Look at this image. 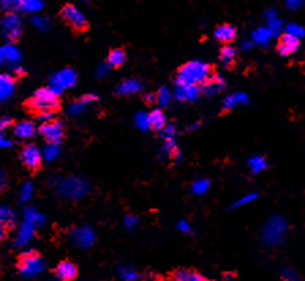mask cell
I'll list each match as a JSON object with an SVG mask.
<instances>
[{
  "instance_id": "cell-1",
  "label": "cell",
  "mask_w": 305,
  "mask_h": 281,
  "mask_svg": "<svg viewBox=\"0 0 305 281\" xmlns=\"http://www.w3.org/2000/svg\"><path fill=\"white\" fill-rule=\"evenodd\" d=\"M210 77V66L200 60H191L180 67L176 78V84L203 85Z\"/></svg>"
},
{
  "instance_id": "cell-2",
  "label": "cell",
  "mask_w": 305,
  "mask_h": 281,
  "mask_svg": "<svg viewBox=\"0 0 305 281\" xmlns=\"http://www.w3.org/2000/svg\"><path fill=\"white\" fill-rule=\"evenodd\" d=\"M56 188L61 197L68 199H79L90 191V183L79 176H71L66 179H57Z\"/></svg>"
},
{
  "instance_id": "cell-3",
  "label": "cell",
  "mask_w": 305,
  "mask_h": 281,
  "mask_svg": "<svg viewBox=\"0 0 305 281\" xmlns=\"http://www.w3.org/2000/svg\"><path fill=\"white\" fill-rule=\"evenodd\" d=\"M287 231V223L282 216H271L262 230V242L267 246H278Z\"/></svg>"
},
{
  "instance_id": "cell-4",
  "label": "cell",
  "mask_w": 305,
  "mask_h": 281,
  "mask_svg": "<svg viewBox=\"0 0 305 281\" xmlns=\"http://www.w3.org/2000/svg\"><path fill=\"white\" fill-rule=\"evenodd\" d=\"M28 107L34 112H43V111H51L59 107V94L48 88H41L33 94L32 99H29Z\"/></svg>"
},
{
  "instance_id": "cell-5",
  "label": "cell",
  "mask_w": 305,
  "mask_h": 281,
  "mask_svg": "<svg viewBox=\"0 0 305 281\" xmlns=\"http://www.w3.org/2000/svg\"><path fill=\"white\" fill-rule=\"evenodd\" d=\"M44 262L36 251H28L19 258L18 270L24 277L37 276L43 272Z\"/></svg>"
},
{
  "instance_id": "cell-6",
  "label": "cell",
  "mask_w": 305,
  "mask_h": 281,
  "mask_svg": "<svg viewBox=\"0 0 305 281\" xmlns=\"http://www.w3.org/2000/svg\"><path fill=\"white\" fill-rule=\"evenodd\" d=\"M76 82V73L72 68H63L52 75L49 88L56 94H60L64 89L72 88Z\"/></svg>"
},
{
  "instance_id": "cell-7",
  "label": "cell",
  "mask_w": 305,
  "mask_h": 281,
  "mask_svg": "<svg viewBox=\"0 0 305 281\" xmlns=\"http://www.w3.org/2000/svg\"><path fill=\"white\" fill-rule=\"evenodd\" d=\"M61 18L75 30H85L87 28V19L76 6L66 5L60 11Z\"/></svg>"
},
{
  "instance_id": "cell-8",
  "label": "cell",
  "mask_w": 305,
  "mask_h": 281,
  "mask_svg": "<svg viewBox=\"0 0 305 281\" xmlns=\"http://www.w3.org/2000/svg\"><path fill=\"white\" fill-rule=\"evenodd\" d=\"M2 29L3 33L10 41L18 40L19 36L22 34V22L18 14H15L14 11H10L2 18Z\"/></svg>"
},
{
  "instance_id": "cell-9",
  "label": "cell",
  "mask_w": 305,
  "mask_h": 281,
  "mask_svg": "<svg viewBox=\"0 0 305 281\" xmlns=\"http://www.w3.org/2000/svg\"><path fill=\"white\" fill-rule=\"evenodd\" d=\"M70 240L72 242L74 246L82 250H87L94 244L95 242V234L90 227H78L70 232Z\"/></svg>"
},
{
  "instance_id": "cell-10",
  "label": "cell",
  "mask_w": 305,
  "mask_h": 281,
  "mask_svg": "<svg viewBox=\"0 0 305 281\" xmlns=\"http://www.w3.org/2000/svg\"><path fill=\"white\" fill-rule=\"evenodd\" d=\"M40 132L48 142L59 144L63 139V135H64V126H63L61 122L53 119L51 122L43 123L41 127H40Z\"/></svg>"
},
{
  "instance_id": "cell-11",
  "label": "cell",
  "mask_w": 305,
  "mask_h": 281,
  "mask_svg": "<svg viewBox=\"0 0 305 281\" xmlns=\"http://www.w3.org/2000/svg\"><path fill=\"white\" fill-rule=\"evenodd\" d=\"M41 150L36 145H26L21 152V160L25 164V167L30 171H37L41 165Z\"/></svg>"
},
{
  "instance_id": "cell-12",
  "label": "cell",
  "mask_w": 305,
  "mask_h": 281,
  "mask_svg": "<svg viewBox=\"0 0 305 281\" xmlns=\"http://www.w3.org/2000/svg\"><path fill=\"white\" fill-rule=\"evenodd\" d=\"M199 94H200L199 85L176 84L173 97L178 101H193L199 97Z\"/></svg>"
},
{
  "instance_id": "cell-13",
  "label": "cell",
  "mask_w": 305,
  "mask_h": 281,
  "mask_svg": "<svg viewBox=\"0 0 305 281\" xmlns=\"http://www.w3.org/2000/svg\"><path fill=\"white\" fill-rule=\"evenodd\" d=\"M55 276L59 280L63 281L74 280L78 276V267H76L75 263L71 262V261H63L55 269Z\"/></svg>"
},
{
  "instance_id": "cell-14",
  "label": "cell",
  "mask_w": 305,
  "mask_h": 281,
  "mask_svg": "<svg viewBox=\"0 0 305 281\" xmlns=\"http://www.w3.org/2000/svg\"><path fill=\"white\" fill-rule=\"evenodd\" d=\"M298 45H300V40L293 36H289V34H283L279 40V44H278V52L281 56H290L291 53L298 49Z\"/></svg>"
},
{
  "instance_id": "cell-15",
  "label": "cell",
  "mask_w": 305,
  "mask_h": 281,
  "mask_svg": "<svg viewBox=\"0 0 305 281\" xmlns=\"http://www.w3.org/2000/svg\"><path fill=\"white\" fill-rule=\"evenodd\" d=\"M224 88H225V80L221 75H213L203 82L202 89L203 93L207 96H214V94L220 93Z\"/></svg>"
},
{
  "instance_id": "cell-16",
  "label": "cell",
  "mask_w": 305,
  "mask_h": 281,
  "mask_svg": "<svg viewBox=\"0 0 305 281\" xmlns=\"http://www.w3.org/2000/svg\"><path fill=\"white\" fill-rule=\"evenodd\" d=\"M264 19H266V24L267 28L271 30V33L274 34V37L279 34L282 30V21L278 17V13L274 9H268L264 11Z\"/></svg>"
},
{
  "instance_id": "cell-17",
  "label": "cell",
  "mask_w": 305,
  "mask_h": 281,
  "mask_svg": "<svg viewBox=\"0 0 305 281\" xmlns=\"http://www.w3.org/2000/svg\"><path fill=\"white\" fill-rule=\"evenodd\" d=\"M15 88L14 78L9 74H0V101H6Z\"/></svg>"
},
{
  "instance_id": "cell-18",
  "label": "cell",
  "mask_w": 305,
  "mask_h": 281,
  "mask_svg": "<svg viewBox=\"0 0 305 281\" xmlns=\"http://www.w3.org/2000/svg\"><path fill=\"white\" fill-rule=\"evenodd\" d=\"M15 136H18L21 139H28L36 134V124L30 120H24L15 124L14 127Z\"/></svg>"
},
{
  "instance_id": "cell-19",
  "label": "cell",
  "mask_w": 305,
  "mask_h": 281,
  "mask_svg": "<svg viewBox=\"0 0 305 281\" xmlns=\"http://www.w3.org/2000/svg\"><path fill=\"white\" fill-rule=\"evenodd\" d=\"M236 28L232 25H220L218 28L214 30V37L220 42H230L233 41L236 37Z\"/></svg>"
},
{
  "instance_id": "cell-20",
  "label": "cell",
  "mask_w": 305,
  "mask_h": 281,
  "mask_svg": "<svg viewBox=\"0 0 305 281\" xmlns=\"http://www.w3.org/2000/svg\"><path fill=\"white\" fill-rule=\"evenodd\" d=\"M248 103V96L243 92H236L229 96H226L224 100V108L225 109H235L239 105H245Z\"/></svg>"
},
{
  "instance_id": "cell-21",
  "label": "cell",
  "mask_w": 305,
  "mask_h": 281,
  "mask_svg": "<svg viewBox=\"0 0 305 281\" xmlns=\"http://www.w3.org/2000/svg\"><path fill=\"white\" fill-rule=\"evenodd\" d=\"M141 89L142 84L138 80H126L119 85L116 92H118V94H122V96H131V94L141 92Z\"/></svg>"
},
{
  "instance_id": "cell-22",
  "label": "cell",
  "mask_w": 305,
  "mask_h": 281,
  "mask_svg": "<svg viewBox=\"0 0 305 281\" xmlns=\"http://www.w3.org/2000/svg\"><path fill=\"white\" fill-rule=\"evenodd\" d=\"M34 227L36 224H33L32 221L25 220V223L21 225V228H19V234L17 236V243L18 246H22V244H26L29 240L32 239V236L34 234Z\"/></svg>"
},
{
  "instance_id": "cell-23",
  "label": "cell",
  "mask_w": 305,
  "mask_h": 281,
  "mask_svg": "<svg viewBox=\"0 0 305 281\" xmlns=\"http://www.w3.org/2000/svg\"><path fill=\"white\" fill-rule=\"evenodd\" d=\"M272 37H274V34L271 33V30L267 26H260L256 30H254V33H252V41H254V44H260V45L268 44Z\"/></svg>"
},
{
  "instance_id": "cell-24",
  "label": "cell",
  "mask_w": 305,
  "mask_h": 281,
  "mask_svg": "<svg viewBox=\"0 0 305 281\" xmlns=\"http://www.w3.org/2000/svg\"><path fill=\"white\" fill-rule=\"evenodd\" d=\"M173 278L176 281H205L206 278L196 272H192L189 269H178L173 274Z\"/></svg>"
},
{
  "instance_id": "cell-25",
  "label": "cell",
  "mask_w": 305,
  "mask_h": 281,
  "mask_svg": "<svg viewBox=\"0 0 305 281\" xmlns=\"http://www.w3.org/2000/svg\"><path fill=\"white\" fill-rule=\"evenodd\" d=\"M165 126H166L165 113L161 109H154L150 113V128H153L155 131H161Z\"/></svg>"
},
{
  "instance_id": "cell-26",
  "label": "cell",
  "mask_w": 305,
  "mask_h": 281,
  "mask_svg": "<svg viewBox=\"0 0 305 281\" xmlns=\"http://www.w3.org/2000/svg\"><path fill=\"white\" fill-rule=\"evenodd\" d=\"M248 167L252 174H260L262 171L267 168V161L262 156L255 155L248 160Z\"/></svg>"
},
{
  "instance_id": "cell-27",
  "label": "cell",
  "mask_w": 305,
  "mask_h": 281,
  "mask_svg": "<svg viewBox=\"0 0 305 281\" xmlns=\"http://www.w3.org/2000/svg\"><path fill=\"white\" fill-rule=\"evenodd\" d=\"M236 56H237V51H236V48L229 47V45H226V47L222 48L220 52L221 63L226 67L230 66V64L235 61Z\"/></svg>"
},
{
  "instance_id": "cell-28",
  "label": "cell",
  "mask_w": 305,
  "mask_h": 281,
  "mask_svg": "<svg viewBox=\"0 0 305 281\" xmlns=\"http://www.w3.org/2000/svg\"><path fill=\"white\" fill-rule=\"evenodd\" d=\"M173 99V93L170 92L169 88H166V86H162L160 90H158V93L155 94V101L158 103L161 108L168 107Z\"/></svg>"
},
{
  "instance_id": "cell-29",
  "label": "cell",
  "mask_w": 305,
  "mask_h": 281,
  "mask_svg": "<svg viewBox=\"0 0 305 281\" xmlns=\"http://www.w3.org/2000/svg\"><path fill=\"white\" fill-rule=\"evenodd\" d=\"M108 63L111 64V67H120L126 63V52L120 49V48H116L111 51L108 56Z\"/></svg>"
},
{
  "instance_id": "cell-30",
  "label": "cell",
  "mask_w": 305,
  "mask_h": 281,
  "mask_svg": "<svg viewBox=\"0 0 305 281\" xmlns=\"http://www.w3.org/2000/svg\"><path fill=\"white\" fill-rule=\"evenodd\" d=\"M44 7L43 0H21L19 9L25 13H38Z\"/></svg>"
},
{
  "instance_id": "cell-31",
  "label": "cell",
  "mask_w": 305,
  "mask_h": 281,
  "mask_svg": "<svg viewBox=\"0 0 305 281\" xmlns=\"http://www.w3.org/2000/svg\"><path fill=\"white\" fill-rule=\"evenodd\" d=\"M3 51H5L6 60L10 61L11 64H18L21 60V52L18 51V48L14 47L13 44H7L6 47H3Z\"/></svg>"
},
{
  "instance_id": "cell-32",
  "label": "cell",
  "mask_w": 305,
  "mask_h": 281,
  "mask_svg": "<svg viewBox=\"0 0 305 281\" xmlns=\"http://www.w3.org/2000/svg\"><path fill=\"white\" fill-rule=\"evenodd\" d=\"M209 188H210V182L205 178L196 179L195 182L192 183V186H191V191L195 195H205L207 191H209Z\"/></svg>"
},
{
  "instance_id": "cell-33",
  "label": "cell",
  "mask_w": 305,
  "mask_h": 281,
  "mask_svg": "<svg viewBox=\"0 0 305 281\" xmlns=\"http://www.w3.org/2000/svg\"><path fill=\"white\" fill-rule=\"evenodd\" d=\"M135 124L142 131H147V130L150 128V113L143 112V111L136 113Z\"/></svg>"
},
{
  "instance_id": "cell-34",
  "label": "cell",
  "mask_w": 305,
  "mask_h": 281,
  "mask_svg": "<svg viewBox=\"0 0 305 281\" xmlns=\"http://www.w3.org/2000/svg\"><path fill=\"white\" fill-rule=\"evenodd\" d=\"M285 33L300 40L305 36V29L298 24H289L285 26Z\"/></svg>"
},
{
  "instance_id": "cell-35",
  "label": "cell",
  "mask_w": 305,
  "mask_h": 281,
  "mask_svg": "<svg viewBox=\"0 0 305 281\" xmlns=\"http://www.w3.org/2000/svg\"><path fill=\"white\" fill-rule=\"evenodd\" d=\"M176 148H177V145H176V136L166 138V139H164V145L161 148V155L172 156V153H173Z\"/></svg>"
},
{
  "instance_id": "cell-36",
  "label": "cell",
  "mask_w": 305,
  "mask_h": 281,
  "mask_svg": "<svg viewBox=\"0 0 305 281\" xmlns=\"http://www.w3.org/2000/svg\"><path fill=\"white\" fill-rule=\"evenodd\" d=\"M256 198H258V194H256V192H249V194H245V195H243L241 198H239V199H237V201H236L232 206L233 207L245 206V205H248V203H251V202H254Z\"/></svg>"
},
{
  "instance_id": "cell-37",
  "label": "cell",
  "mask_w": 305,
  "mask_h": 281,
  "mask_svg": "<svg viewBox=\"0 0 305 281\" xmlns=\"http://www.w3.org/2000/svg\"><path fill=\"white\" fill-rule=\"evenodd\" d=\"M119 276L122 277L123 280H127V281H134L139 278V276L136 274V272H134L132 269H130V267L127 266L119 267Z\"/></svg>"
},
{
  "instance_id": "cell-38",
  "label": "cell",
  "mask_w": 305,
  "mask_h": 281,
  "mask_svg": "<svg viewBox=\"0 0 305 281\" xmlns=\"http://www.w3.org/2000/svg\"><path fill=\"white\" fill-rule=\"evenodd\" d=\"M57 155H59V145L49 142V144L45 146V149H44V157L51 161V160L56 159Z\"/></svg>"
},
{
  "instance_id": "cell-39",
  "label": "cell",
  "mask_w": 305,
  "mask_h": 281,
  "mask_svg": "<svg viewBox=\"0 0 305 281\" xmlns=\"http://www.w3.org/2000/svg\"><path fill=\"white\" fill-rule=\"evenodd\" d=\"M85 111V104L82 103V101H74L72 104L68 105L67 108V112L70 113L71 116H76V115H80V113Z\"/></svg>"
},
{
  "instance_id": "cell-40",
  "label": "cell",
  "mask_w": 305,
  "mask_h": 281,
  "mask_svg": "<svg viewBox=\"0 0 305 281\" xmlns=\"http://www.w3.org/2000/svg\"><path fill=\"white\" fill-rule=\"evenodd\" d=\"M19 5H21V0H0V7L2 10H5L6 13L19 9Z\"/></svg>"
},
{
  "instance_id": "cell-41",
  "label": "cell",
  "mask_w": 305,
  "mask_h": 281,
  "mask_svg": "<svg viewBox=\"0 0 305 281\" xmlns=\"http://www.w3.org/2000/svg\"><path fill=\"white\" fill-rule=\"evenodd\" d=\"M32 24L36 26L40 30H47L48 26H49V21L45 17H41V15H36L32 18Z\"/></svg>"
},
{
  "instance_id": "cell-42",
  "label": "cell",
  "mask_w": 305,
  "mask_h": 281,
  "mask_svg": "<svg viewBox=\"0 0 305 281\" xmlns=\"http://www.w3.org/2000/svg\"><path fill=\"white\" fill-rule=\"evenodd\" d=\"M25 220H29L32 221L33 224H41L43 223V216L38 215V213H36L34 210H28L26 212V215H25Z\"/></svg>"
},
{
  "instance_id": "cell-43",
  "label": "cell",
  "mask_w": 305,
  "mask_h": 281,
  "mask_svg": "<svg viewBox=\"0 0 305 281\" xmlns=\"http://www.w3.org/2000/svg\"><path fill=\"white\" fill-rule=\"evenodd\" d=\"M161 136H162V139L176 136V127H174L173 124H166V126L161 130Z\"/></svg>"
},
{
  "instance_id": "cell-44",
  "label": "cell",
  "mask_w": 305,
  "mask_h": 281,
  "mask_svg": "<svg viewBox=\"0 0 305 281\" xmlns=\"http://www.w3.org/2000/svg\"><path fill=\"white\" fill-rule=\"evenodd\" d=\"M13 217H14V215L9 207L0 206V221L2 223H9L10 220H13Z\"/></svg>"
},
{
  "instance_id": "cell-45",
  "label": "cell",
  "mask_w": 305,
  "mask_h": 281,
  "mask_svg": "<svg viewBox=\"0 0 305 281\" xmlns=\"http://www.w3.org/2000/svg\"><path fill=\"white\" fill-rule=\"evenodd\" d=\"M32 194H33V186L30 184V183H26L24 187H22V190H21V199L22 201H28L29 198L32 197Z\"/></svg>"
},
{
  "instance_id": "cell-46",
  "label": "cell",
  "mask_w": 305,
  "mask_h": 281,
  "mask_svg": "<svg viewBox=\"0 0 305 281\" xmlns=\"http://www.w3.org/2000/svg\"><path fill=\"white\" fill-rule=\"evenodd\" d=\"M109 70H111V64L109 63H103L95 68V75L98 78H104V77H107L109 74Z\"/></svg>"
},
{
  "instance_id": "cell-47",
  "label": "cell",
  "mask_w": 305,
  "mask_h": 281,
  "mask_svg": "<svg viewBox=\"0 0 305 281\" xmlns=\"http://www.w3.org/2000/svg\"><path fill=\"white\" fill-rule=\"evenodd\" d=\"M55 113L56 112L53 109H51V111H43V112H38V119L43 123L51 122V120L55 119Z\"/></svg>"
},
{
  "instance_id": "cell-48",
  "label": "cell",
  "mask_w": 305,
  "mask_h": 281,
  "mask_svg": "<svg viewBox=\"0 0 305 281\" xmlns=\"http://www.w3.org/2000/svg\"><path fill=\"white\" fill-rule=\"evenodd\" d=\"M138 225V217L136 216H126L124 217V227L127 230H132Z\"/></svg>"
},
{
  "instance_id": "cell-49",
  "label": "cell",
  "mask_w": 305,
  "mask_h": 281,
  "mask_svg": "<svg viewBox=\"0 0 305 281\" xmlns=\"http://www.w3.org/2000/svg\"><path fill=\"white\" fill-rule=\"evenodd\" d=\"M304 3L305 0H285L286 9L289 10H298Z\"/></svg>"
},
{
  "instance_id": "cell-50",
  "label": "cell",
  "mask_w": 305,
  "mask_h": 281,
  "mask_svg": "<svg viewBox=\"0 0 305 281\" xmlns=\"http://www.w3.org/2000/svg\"><path fill=\"white\" fill-rule=\"evenodd\" d=\"M282 277H283L285 280H290V281H294L298 278V276L296 274V272H294V270H291V269H289V267H285V269L282 270Z\"/></svg>"
},
{
  "instance_id": "cell-51",
  "label": "cell",
  "mask_w": 305,
  "mask_h": 281,
  "mask_svg": "<svg viewBox=\"0 0 305 281\" xmlns=\"http://www.w3.org/2000/svg\"><path fill=\"white\" fill-rule=\"evenodd\" d=\"M176 227H177V230L181 231L183 234H191V225L188 224V223L185 220H180V221H178L177 225H176Z\"/></svg>"
},
{
  "instance_id": "cell-52",
  "label": "cell",
  "mask_w": 305,
  "mask_h": 281,
  "mask_svg": "<svg viewBox=\"0 0 305 281\" xmlns=\"http://www.w3.org/2000/svg\"><path fill=\"white\" fill-rule=\"evenodd\" d=\"M98 100V96L97 94H93V93H87L85 94V96H82L80 97V101L85 104H90V103H94V101H97Z\"/></svg>"
},
{
  "instance_id": "cell-53",
  "label": "cell",
  "mask_w": 305,
  "mask_h": 281,
  "mask_svg": "<svg viewBox=\"0 0 305 281\" xmlns=\"http://www.w3.org/2000/svg\"><path fill=\"white\" fill-rule=\"evenodd\" d=\"M11 119L10 117H0V131H5L6 128L11 124Z\"/></svg>"
},
{
  "instance_id": "cell-54",
  "label": "cell",
  "mask_w": 305,
  "mask_h": 281,
  "mask_svg": "<svg viewBox=\"0 0 305 281\" xmlns=\"http://www.w3.org/2000/svg\"><path fill=\"white\" fill-rule=\"evenodd\" d=\"M6 236H7L6 225H5V223H2V221H0V242H3V240L6 239Z\"/></svg>"
},
{
  "instance_id": "cell-55",
  "label": "cell",
  "mask_w": 305,
  "mask_h": 281,
  "mask_svg": "<svg viewBox=\"0 0 305 281\" xmlns=\"http://www.w3.org/2000/svg\"><path fill=\"white\" fill-rule=\"evenodd\" d=\"M10 145H11V140L6 139L3 134H2V131H0V148H7Z\"/></svg>"
},
{
  "instance_id": "cell-56",
  "label": "cell",
  "mask_w": 305,
  "mask_h": 281,
  "mask_svg": "<svg viewBox=\"0 0 305 281\" xmlns=\"http://www.w3.org/2000/svg\"><path fill=\"white\" fill-rule=\"evenodd\" d=\"M172 157H173L176 163H178V161L181 160V150H178L177 148H176L173 153H172Z\"/></svg>"
},
{
  "instance_id": "cell-57",
  "label": "cell",
  "mask_w": 305,
  "mask_h": 281,
  "mask_svg": "<svg viewBox=\"0 0 305 281\" xmlns=\"http://www.w3.org/2000/svg\"><path fill=\"white\" fill-rule=\"evenodd\" d=\"M254 47V41H243L241 42V48L244 49V51H248L251 48Z\"/></svg>"
},
{
  "instance_id": "cell-58",
  "label": "cell",
  "mask_w": 305,
  "mask_h": 281,
  "mask_svg": "<svg viewBox=\"0 0 305 281\" xmlns=\"http://www.w3.org/2000/svg\"><path fill=\"white\" fill-rule=\"evenodd\" d=\"M145 100H146V103H149V104L154 103V101H155V94L146 93L145 94Z\"/></svg>"
},
{
  "instance_id": "cell-59",
  "label": "cell",
  "mask_w": 305,
  "mask_h": 281,
  "mask_svg": "<svg viewBox=\"0 0 305 281\" xmlns=\"http://www.w3.org/2000/svg\"><path fill=\"white\" fill-rule=\"evenodd\" d=\"M199 127H200V123L195 122V123H192V124H189V126H188V130H189V131H195V130H197Z\"/></svg>"
},
{
  "instance_id": "cell-60",
  "label": "cell",
  "mask_w": 305,
  "mask_h": 281,
  "mask_svg": "<svg viewBox=\"0 0 305 281\" xmlns=\"http://www.w3.org/2000/svg\"><path fill=\"white\" fill-rule=\"evenodd\" d=\"M0 186H2V187L6 186V176H5V172H3V171H0Z\"/></svg>"
},
{
  "instance_id": "cell-61",
  "label": "cell",
  "mask_w": 305,
  "mask_h": 281,
  "mask_svg": "<svg viewBox=\"0 0 305 281\" xmlns=\"http://www.w3.org/2000/svg\"><path fill=\"white\" fill-rule=\"evenodd\" d=\"M6 61V56H5V51H3V48H0V66L3 64Z\"/></svg>"
},
{
  "instance_id": "cell-62",
  "label": "cell",
  "mask_w": 305,
  "mask_h": 281,
  "mask_svg": "<svg viewBox=\"0 0 305 281\" xmlns=\"http://www.w3.org/2000/svg\"><path fill=\"white\" fill-rule=\"evenodd\" d=\"M83 2H89V0H83Z\"/></svg>"
}]
</instances>
